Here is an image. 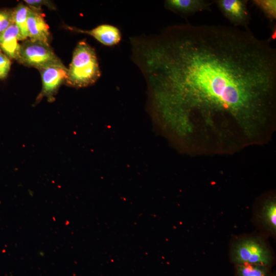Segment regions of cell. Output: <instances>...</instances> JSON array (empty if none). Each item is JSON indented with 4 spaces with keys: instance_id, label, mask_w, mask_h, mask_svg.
<instances>
[{
    "instance_id": "4fadbf2b",
    "label": "cell",
    "mask_w": 276,
    "mask_h": 276,
    "mask_svg": "<svg viewBox=\"0 0 276 276\" xmlns=\"http://www.w3.org/2000/svg\"><path fill=\"white\" fill-rule=\"evenodd\" d=\"M236 276H272L270 267L261 265H235Z\"/></svg>"
},
{
    "instance_id": "9a60e30c",
    "label": "cell",
    "mask_w": 276,
    "mask_h": 276,
    "mask_svg": "<svg viewBox=\"0 0 276 276\" xmlns=\"http://www.w3.org/2000/svg\"><path fill=\"white\" fill-rule=\"evenodd\" d=\"M14 24L13 10H0V34Z\"/></svg>"
},
{
    "instance_id": "5bb4252c",
    "label": "cell",
    "mask_w": 276,
    "mask_h": 276,
    "mask_svg": "<svg viewBox=\"0 0 276 276\" xmlns=\"http://www.w3.org/2000/svg\"><path fill=\"white\" fill-rule=\"evenodd\" d=\"M252 3L265 14L267 18L273 21L276 18L275 0H254Z\"/></svg>"
},
{
    "instance_id": "277c9868",
    "label": "cell",
    "mask_w": 276,
    "mask_h": 276,
    "mask_svg": "<svg viewBox=\"0 0 276 276\" xmlns=\"http://www.w3.org/2000/svg\"><path fill=\"white\" fill-rule=\"evenodd\" d=\"M41 74L42 88L36 100V104L45 97L49 102L55 100V96L59 87L65 83L67 68L58 59L38 68Z\"/></svg>"
},
{
    "instance_id": "8992f818",
    "label": "cell",
    "mask_w": 276,
    "mask_h": 276,
    "mask_svg": "<svg viewBox=\"0 0 276 276\" xmlns=\"http://www.w3.org/2000/svg\"><path fill=\"white\" fill-rule=\"evenodd\" d=\"M223 16L232 26L248 29L251 16L246 0H217L215 1Z\"/></svg>"
},
{
    "instance_id": "52a82bcc",
    "label": "cell",
    "mask_w": 276,
    "mask_h": 276,
    "mask_svg": "<svg viewBox=\"0 0 276 276\" xmlns=\"http://www.w3.org/2000/svg\"><path fill=\"white\" fill-rule=\"evenodd\" d=\"M27 27L30 39L49 43L50 39L49 27L41 11L30 8L27 19Z\"/></svg>"
},
{
    "instance_id": "e0dca14e",
    "label": "cell",
    "mask_w": 276,
    "mask_h": 276,
    "mask_svg": "<svg viewBox=\"0 0 276 276\" xmlns=\"http://www.w3.org/2000/svg\"><path fill=\"white\" fill-rule=\"evenodd\" d=\"M10 67V58L0 50V79H3L7 76Z\"/></svg>"
},
{
    "instance_id": "2e32d148",
    "label": "cell",
    "mask_w": 276,
    "mask_h": 276,
    "mask_svg": "<svg viewBox=\"0 0 276 276\" xmlns=\"http://www.w3.org/2000/svg\"><path fill=\"white\" fill-rule=\"evenodd\" d=\"M24 2L30 9L41 11V7L45 6L51 10H55L56 7L53 2L47 0H25Z\"/></svg>"
},
{
    "instance_id": "8fae6325",
    "label": "cell",
    "mask_w": 276,
    "mask_h": 276,
    "mask_svg": "<svg viewBox=\"0 0 276 276\" xmlns=\"http://www.w3.org/2000/svg\"><path fill=\"white\" fill-rule=\"evenodd\" d=\"M259 224L272 237L276 234V201L275 199L266 201L257 213Z\"/></svg>"
},
{
    "instance_id": "6da1fadb",
    "label": "cell",
    "mask_w": 276,
    "mask_h": 276,
    "mask_svg": "<svg viewBox=\"0 0 276 276\" xmlns=\"http://www.w3.org/2000/svg\"><path fill=\"white\" fill-rule=\"evenodd\" d=\"M132 58L167 115L249 122L274 112L276 50L249 28L171 26L140 37Z\"/></svg>"
},
{
    "instance_id": "9c48e42d",
    "label": "cell",
    "mask_w": 276,
    "mask_h": 276,
    "mask_svg": "<svg viewBox=\"0 0 276 276\" xmlns=\"http://www.w3.org/2000/svg\"><path fill=\"white\" fill-rule=\"evenodd\" d=\"M71 29L79 33L87 34L101 43L108 47L114 45L120 42L121 40V33L116 27L103 24L89 30H83L76 28Z\"/></svg>"
},
{
    "instance_id": "3957f363",
    "label": "cell",
    "mask_w": 276,
    "mask_h": 276,
    "mask_svg": "<svg viewBox=\"0 0 276 276\" xmlns=\"http://www.w3.org/2000/svg\"><path fill=\"white\" fill-rule=\"evenodd\" d=\"M231 261L236 265L255 264L270 267L273 256L266 240L258 235L239 237L233 241Z\"/></svg>"
},
{
    "instance_id": "5b68a950",
    "label": "cell",
    "mask_w": 276,
    "mask_h": 276,
    "mask_svg": "<svg viewBox=\"0 0 276 276\" xmlns=\"http://www.w3.org/2000/svg\"><path fill=\"white\" fill-rule=\"evenodd\" d=\"M58 59L49 43L29 39L20 44L17 61L23 65L38 69Z\"/></svg>"
},
{
    "instance_id": "30bf717a",
    "label": "cell",
    "mask_w": 276,
    "mask_h": 276,
    "mask_svg": "<svg viewBox=\"0 0 276 276\" xmlns=\"http://www.w3.org/2000/svg\"><path fill=\"white\" fill-rule=\"evenodd\" d=\"M19 30L14 24L0 34V50L9 58L18 60L20 44Z\"/></svg>"
},
{
    "instance_id": "ba28073f",
    "label": "cell",
    "mask_w": 276,
    "mask_h": 276,
    "mask_svg": "<svg viewBox=\"0 0 276 276\" xmlns=\"http://www.w3.org/2000/svg\"><path fill=\"white\" fill-rule=\"evenodd\" d=\"M214 2L205 0H167L165 8L183 16H190L198 12L210 11Z\"/></svg>"
},
{
    "instance_id": "7c38bea8",
    "label": "cell",
    "mask_w": 276,
    "mask_h": 276,
    "mask_svg": "<svg viewBox=\"0 0 276 276\" xmlns=\"http://www.w3.org/2000/svg\"><path fill=\"white\" fill-rule=\"evenodd\" d=\"M29 9L28 6L20 3L13 10L14 24L19 30L20 40H25L29 37L27 19Z\"/></svg>"
},
{
    "instance_id": "7a4b0ae2",
    "label": "cell",
    "mask_w": 276,
    "mask_h": 276,
    "mask_svg": "<svg viewBox=\"0 0 276 276\" xmlns=\"http://www.w3.org/2000/svg\"><path fill=\"white\" fill-rule=\"evenodd\" d=\"M100 76L94 49L85 40L80 41L74 50L65 83L74 87H86L94 84Z\"/></svg>"
}]
</instances>
